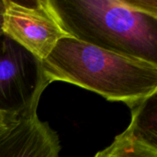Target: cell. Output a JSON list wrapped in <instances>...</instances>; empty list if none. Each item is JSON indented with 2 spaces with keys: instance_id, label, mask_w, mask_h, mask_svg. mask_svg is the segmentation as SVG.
Masks as SVG:
<instances>
[{
  "instance_id": "1",
  "label": "cell",
  "mask_w": 157,
  "mask_h": 157,
  "mask_svg": "<svg viewBox=\"0 0 157 157\" xmlns=\"http://www.w3.org/2000/svg\"><path fill=\"white\" fill-rule=\"evenodd\" d=\"M46 84L69 83L130 109L157 94V63L109 52L71 36L41 62Z\"/></svg>"
},
{
  "instance_id": "2",
  "label": "cell",
  "mask_w": 157,
  "mask_h": 157,
  "mask_svg": "<svg viewBox=\"0 0 157 157\" xmlns=\"http://www.w3.org/2000/svg\"><path fill=\"white\" fill-rule=\"evenodd\" d=\"M69 36L116 53L157 63V17L126 0H49Z\"/></svg>"
},
{
  "instance_id": "3",
  "label": "cell",
  "mask_w": 157,
  "mask_h": 157,
  "mask_svg": "<svg viewBox=\"0 0 157 157\" xmlns=\"http://www.w3.org/2000/svg\"><path fill=\"white\" fill-rule=\"evenodd\" d=\"M48 86L41 62L8 36L0 35V112L20 117L37 111Z\"/></svg>"
},
{
  "instance_id": "4",
  "label": "cell",
  "mask_w": 157,
  "mask_h": 157,
  "mask_svg": "<svg viewBox=\"0 0 157 157\" xmlns=\"http://www.w3.org/2000/svg\"><path fill=\"white\" fill-rule=\"evenodd\" d=\"M3 33L39 61H44L61 39L69 37L49 0H3Z\"/></svg>"
},
{
  "instance_id": "5",
  "label": "cell",
  "mask_w": 157,
  "mask_h": 157,
  "mask_svg": "<svg viewBox=\"0 0 157 157\" xmlns=\"http://www.w3.org/2000/svg\"><path fill=\"white\" fill-rule=\"evenodd\" d=\"M57 132L37 111L20 116L0 130V157H60Z\"/></svg>"
},
{
  "instance_id": "6",
  "label": "cell",
  "mask_w": 157,
  "mask_h": 157,
  "mask_svg": "<svg viewBox=\"0 0 157 157\" xmlns=\"http://www.w3.org/2000/svg\"><path fill=\"white\" fill-rule=\"evenodd\" d=\"M94 157H157V131L144 128L132 119L127 129Z\"/></svg>"
},
{
  "instance_id": "7",
  "label": "cell",
  "mask_w": 157,
  "mask_h": 157,
  "mask_svg": "<svg viewBox=\"0 0 157 157\" xmlns=\"http://www.w3.org/2000/svg\"><path fill=\"white\" fill-rule=\"evenodd\" d=\"M17 118H18V117H14V116L4 114V113L0 112V130H2L4 127H6L7 124H9L11 121H13Z\"/></svg>"
},
{
  "instance_id": "8",
  "label": "cell",
  "mask_w": 157,
  "mask_h": 157,
  "mask_svg": "<svg viewBox=\"0 0 157 157\" xmlns=\"http://www.w3.org/2000/svg\"><path fill=\"white\" fill-rule=\"evenodd\" d=\"M3 13H4V3H3V0H0V35L3 33V31H2Z\"/></svg>"
}]
</instances>
